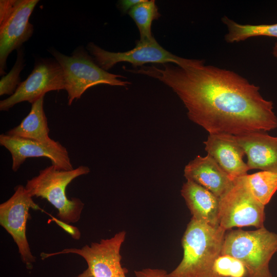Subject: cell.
I'll return each mask as SVG.
<instances>
[{"label": "cell", "mask_w": 277, "mask_h": 277, "mask_svg": "<svg viewBox=\"0 0 277 277\" xmlns=\"http://www.w3.org/2000/svg\"><path fill=\"white\" fill-rule=\"evenodd\" d=\"M226 230L191 217L182 240V261L166 277H218L213 266Z\"/></svg>", "instance_id": "cell-2"}, {"label": "cell", "mask_w": 277, "mask_h": 277, "mask_svg": "<svg viewBox=\"0 0 277 277\" xmlns=\"http://www.w3.org/2000/svg\"><path fill=\"white\" fill-rule=\"evenodd\" d=\"M235 138L247 156L246 163L250 170L277 173V137L265 132H254Z\"/></svg>", "instance_id": "cell-15"}, {"label": "cell", "mask_w": 277, "mask_h": 277, "mask_svg": "<svg viewBox=\"0 0 277 277\" xmlns=\"http://www.w3.org/2000/svg\"><path fill=\"white\" fill-rule=\"evenodd\" d=\"M136 277H166L167 272L162 269L144 268L134 271Z\"/></svg>", "instance_id": "cell-23"}, {"label": "cell", "mask_w": 277, "mask_h": 277, "mask_svg": "<svg viewBox=\"0 0 277 277\" xmlns=\"http://www.w3.org/2000/svg\"><path fill=\"white\" fill-rule=\"evenodd\" d=\"M16 61L9 72L3 76L0 81V95H12L21 83L20 73L25 66L24 51L22 48L17 50Z\"/></svg>", "instance_id": "cell-22"}, {"label": "cell", "mask_w": 277, "mask_h": 277, "mask_svg": "<svg viewBox=\"0 0 277 277\" xmlns=\"http://www.w3.org/2000/svg\"><path fill=\"white\" fill-rule=\"evenodd\" d=\"M142 0H121L118 1V6L124 13L128 12L136 5L141 2Z\"/></svg>", "instance_id": "cell-24"}, {"label": "cell", "mask_w": 277, "mask_h": 277, "mask_svg": "<svg viewBox=\"0 0 277 277\" xmlns=\"http://www.w3.org/2000/svg\"><path fill=\"white\" fill-rule=\"evenodd\" d=\"M87 50L93 56L97 65L107 71L122 62L130 63L134 68L145 64H164L174 63L182 68L199 64L203 60L186 59L172 54L160 45L154 39L151 41H138L131 50L123 52H110L93 43H89Z\"/></svg>", "instance_id": "cell-9"}, {"label": "cell", "mask_w": 277, "mask_h": 277, "mask_svg": "<svg viewBox=\"0 0 277 277\" xmlns=\"http://www.w3.org/2000/svg\"><path fill=\"white\" fill-rule=\"evenodd\" d=\"M63 89H65V81L61 65L55 58H40L14 94L1 101L0 110L8 111L23 102L32 104L48 92Z\"/></svg>", "instance_id": "cell-11"}, {"label": "cell", "mask_w": 277, "mask_h": 277, "mask_svg": "<svg viewBox=\"0 0 277 277\" xmlns=\"http://www.w3.org/2000/svg\"><path fill=\"white\" fill-rule=\"evenodd\" d=\"M128 14L135 23L140 34L141 41H151L155 39L151 33L152 22L161 16L154 0H142L134 6Z\"/></svg>", "instance_id": "cell-19"}, {"label": "cell", "mask_w": 277, "mask_h": 277, "mask_svg": "<svg viewBox=\"0 0 277 277\" xmlns=\"http://www.w3.org/2000/svg\"><path fill=\"white\" fill-rule=\"evenodd\" d=\"M44 96L31 104L28 115L18 125L8 130L6 134L45 143L53 141L49 136V128L44 110Z\"/></svg>", "instance_id": "cell-17"}, {"label": "cell", "mask_w": 277, "mask_h": 277, "mask_svg": "<svg viewBox=\"0 0 277 277\" xmlns=\"http://www.w3.org/2000/svg\"><path fill=\"white\" fill-rule=\"evenodd\" d=\"M181 193L192 218L212 226H219L220 198L203 186L189 180L183 184Z\"/></svg>", "instance_id": "cell-16"}, {"label": "cell", "mask_w": 277, "mask_h": 277, "mask_svg": "<svg viewBox=\"0 0 277 277\" xmlns=\"http://www.w3.org/2000/svg\"><path fill=\"white\" fill-rule=\"evenodd\" d=\"M0 144L10 153L12 169L17 171L26 160L29 157H46L58 169H73L68 150L59 142L53 140L43 143L32 140L3 133L0 135Z\"/></svg>", "instance_id": "cell-12"}, {"label": "cell", "mask_w": 277, "mask_h": 277, "mask_svg": "<svg viewBox=\"0 0 277 277\" xmlns=\"http://www.w3.org/2000/svg\"><path fill=\"white\" fill-rule=\"evenodd\" d=\"M129 72L156 78L182 100L189 118L209 134L241 135L277 127L273 103L259 87L229 70L204 62L182 68L170 63L141 66Z\"/></svg>", "instance_id": "cell-1"}, {"label": "cell", "mask_w": 277, "mask_h": 277, "mask_svg": "<svg viewBox=\"0 0 277 277\" xmlns=\"http://www.w3.org/2000/svg\"><path fill=\"white\" fill-rule=\"evenodd\" d=\"M218 277H246L244 265L236 258L228 254H221L216 259L213 266Z\"/></svg>", "instance_id": "cell-21"}, {"label": "cell", "mask_w": 277, "mask_h": 277, "mask_svg": "<svg viewBox=\"0 0 277 277\" xmlns=\"http://www.w3.org/2000/svg\"><path fill=\"white\" fill-rule=\"evenodd\" d=\"M30 208L44 211L33 200L25 186L18 185L13 195L0 205V224L16 243L22 262L32 269L36 258L33 255L26 236V226Z\"/></svg>", "instance_id": "cell-10"}, {"label": "cell", "mask_w": 277, "mask_h": 277, "mask_svg": "<svg viewBox=\"0 0 277 277\" xmlns=\"http://www.w3.org/2000/svg\"><path fill=\"white\" fill-rule=\"evenodd\" d=\"M38 0L0 1V74L7 69V60L22 47L33 33L29 18Z\"/></svg>", "instance_id": "cell-7"}, {"label": "cell", "mask_w": 277, "mask_h": 277, "mask_svg": "<svg viewBox=\"0 0 277 277\" xmlns=\"http://www.w3.org/2000/svg\"><path fill=\"white\" fill-rule=\"evenodd\" d=\"M184 175L208 189L219 198L232 187L233 179L229 176L209 154L196 156L185 167Z\"/></svg>", "instance_id": "cell-14"}, {"label": "cell", "mask_w": 277, "mask_h": 277, "mask_svg": "<svg viewBox=\"0 0 277 277\" xmlns=\"http://www.w3.org/2000/svg\"><path fill=\"white\" fill-rule=\"evenodd\" d=\"M205 149L229 176L240 177L249 169L243 161L245 151L235 136L226 133L209 134L204 142Z\"/></svg>", "instance_id": "cell-13"}, {"label": "cell", "mask_w": 277, "mask_h": 277, "mask_svg": "<svg viewBox=\"0 0 277 277\" xmlns=\"http://www.w3.org/2000/svg\"><path fill=\"white\" fill-rule=\"evenodd\" d=\"M276 252L277 233L264 227L251 231L227 230L221 254L231 255L242 262L246 277H272L269 262Z\"/></svg>", "instance_id": "cell-3"}, {"label": "cell", "mask_w": 277, "mask_h": 277, "mask_svg": "<svg viewBox=\"0 0 277 277\" xmlns=\"http://www.w3.org/2000/svg\"><path fill=\"white\" fill-rule=\"evenodd\" d=\"M90 171L86 166L65 170L58 169L51 165L28 180L25 188L32 197L45 199L51 204L58 211L57 216L60 221L67 224L75 223L81 218L84 204L76 197L69 199L66 189L74 179L87 174Z\"/></svg>", "instance_id": "cell-4"}, {"label": "cell", "mask_w": 277, "mask_h": 277, "mask_svg": "<svg viewBox=\"0 0 277 277\" xmlns=\"http://www.w3.org/2000/svg\"><path fill=\"white\" fill-rule=\"evenodd\" d=\"M126 232L122 231L110 239H102L99 242L91 243L82 248H67L51 253L41 254L42 259L61 254L73 253L84 258L87 268L74 277H126L128 270L121 264L120 253L122 245L126 239Z\"/></svg>", "instance_id": "cell-8"}, {"label": "cell", "mask_w": 277, "mask_h": 277, "mask_svg": "<svg viewBox=\"0 0 277 277\" xmlns=\"http://www.w3.org/2000/svg\"><path fill=\"white\" fill-rule=\"evenodd\" d=\"M248 187L254 197L265 206L277 191V173L261 171L245 175Z\"/></svg>", "instance_id": "cell-20"}, {"label": "cell", "mask_w": 277, "mask_h": 277, "mask_svg": "<svg viewBox=\"0 0 277 277\" xmlns=\"http://www.w3.org/2000/svg\"><path fill=\"white\" fill-rule=\"evenodd\" d=\"M265 206L252 195L245 175L233 179L229 190L220 198L219 226L225 230L234 227H264Z\"/></svg>", "instance_id": "cell-6"}, {"label": "cell", "mask_w": 277, "mask_h": 277, "mask_svg": "<svg viewBox=\"0 0 277 277\" xmlns=\"http://www.w3.org/2000/svg\"><path fill=\"white\" fill-rule=\"evenodd\" d=\"M272 54L275 57L277 58V42L274 43L273 47Z\"/></svg>", "instance_id": "cell-25"}, {"label": "cell", "mask_w": 277, "mask_h": 277, "mask_svg": "<svg viewBox=\"0 0 277 277\" xmlns=\"http://www.w3.org/2000/svg\"><path fill=\"white\" fill-rule=\"evenodd\" d=\"M49 52L62 68L68 94V104L79 99L88 89L106 84L126 86L129 82L121 80L125 77L108 72L99 67L84 48L79 47L68 56L51 48Z\"/></svg>", "instance_id": "cell-5"}, {"label": "cell", "mask_w": 277, "mask_h": 277, "mask_svg": "<svg viewBox=\"0 0 277 277\" xmlns=\"http://www.w3.org/2000/svg\"><path fill=\"white\" fill-rule=\"evenodd\" d=\"M222 21L228 28L225 40L229 43L239 42L251 37L266 36L277 37V23L263 25H242L224 16Z\"/></svg>", "instance_id": "cell-18"}]
</instances>
